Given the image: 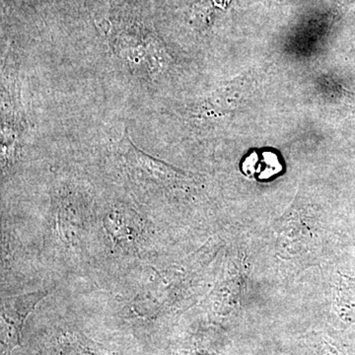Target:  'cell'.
Masks as SVG:
<instances>
[{
  "label": "cell",
  "mask_w": 355,
  "mask_h": 355,
  "mask_svg": "<svg viewBox=\"0 0 355 355\" xmlns=\"http://www.w3.org/2000/svg\"><path fill=\"white\" fill-rule=\"evenodd\" d=\"M116 151L123 158L128 173L135 179L165 186L181 177L179 171L171 166L165 164L163 161L153 158L137 148L132 144L128 130H125V135L116 144Z\"/></svg>",
  "instance_id": "1"
},
{
  "label": "cell",
  "mask_w": 355,
  "mask_h": 355,
  "mask_svg": "<svg viewBox=\"0 0 355 355\" xmlns=\"http://www.w3.org/2000/svg\"><path fill=\"white\" fill-rule=\"evenodd\" d=\"M50 293L51 291H40L3 299L2 319L11 328H13L18 338H20L21 329L26 318L36 307V305Z\"/></svg>",
  "instance_id": "2"
},
{
  "label": "cell",
  "mask_w": 355,
  "mask_h": 355,
  "mask_svg": "<svg viewBox=\"0 0 355 355\" xmlns=\"http://www.w3.org/2000/svg\"><path fill=\"white\" fill-rule=\"evenodd\" d=\"M336 310L345 323H355V279L340 275L336 289Z\"/></svg>",
  "instance_id": "3"
}]
</instances>
